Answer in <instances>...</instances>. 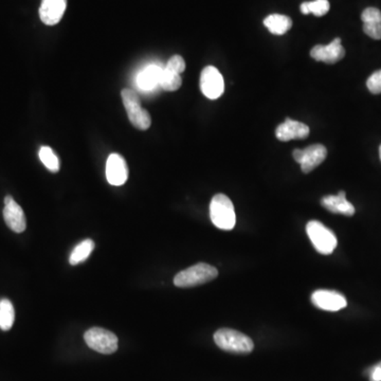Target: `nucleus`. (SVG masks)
<instances>
[{"mask_svg":"<svg viewBox=\"0 0 381 381\" xmlns=\"http://www.w3.org/2000/svg\"><path fill=\"white\" fill-rule=\"evenodd\" d=\"M210 217L212 223L221 230L229 231L234 228L236 223L234 206L228 196L217 194L210 204Z\"/></svg>","mask_w":381,"mask_h":381,"instance_id":"f257e3e1","label":"nucleus"},{"mask_svg":"<svg viewBox=\"0 0 381 381\" xmlns=\"http://www.w3.org/2000/svg\"><path fill=\"white\" fill-rule=\"evenodd\" d=\"M214 341L223 351L234 354L251 353L254 343L248 336L238 330L231 328H221L214 334Z\"/></svg>","mask_w":381,"mask_h":381,"instance_id":"f03ea898","label":"nucleus"},{"mask_svg":"<svg viewBox=\"0 0 381 381\" xmlns=\"http://www.w3.org/2000/svg\"><path fill=\"white\" fill-rule=\"evenodd\" d=\"M219 275L217 268L206 263H198L182 270L174 278V285L180 288H190L213 281Z\"/></svg>","mask_w":381,"mask_h":381,"instance_id":"7ed1b4c3","label":"nucleus"},{"mask_svg":"<svg viewBox=\"0 0 381 381\" xmlns=\"http://www.w3.org/2000/svg\"><path fill=\"white\" fill-rule=\"evenodd\" d=\"M121 97L130 123L138 130H149L151 124V114L141 106L137 93L133 89L125 88L121 91Z\"/></svg>","mask_w":381,"mask_h":381,"instance_id":"20e7f679","label":"nucleus"},{"mask_svg":"<svg viewBox=\"0 0 381 381\" xmlns=\"http://www.w3.org/2000/svg\"><path fill=\"white\" fill-rule=\"evenodd\" d=\"M306 232L319 254L328 256L332 254L337 247L336 235L320 221H309L306 225Z\"/></svg>","mask_w":381,"mask_h":381,"instance_id":"39448f33","label":"nucleus"},{"mask_svg":"<svg viewBox=\"0 0 381 381\" xmlns=\"http://www.w3.org/2000/svg\"><path fill=\"white\" fill-rule=\"evenodd\" d=\"M85 342L93 351L110 355L118 349V337L110 330L93 328L84 335Z\"/></svg>","mask_w":381,"mask_h":381,"instance_id":"423d86ee","label":"nucleus"},{"mask_svg":"<svg viewBox=\"0 0 381 381\" xmlns=\"http://www.w3.org/2000/svg\"><path fill=\"white\" fill-rule=\"evenodd\" d=\"M326 156H328V149L322 145H310L304 149L293 151V158L297 163H300L301 170L305 174L314 171L325 160Z\"/></svg>","mask_w":381,"mask_h":381,"instance_id":"0eeeda50","label":"nucleus"},{"mask_svg":"<svg viewBox=\"0 0 381 381\" xmlns=\"http://www.w3.org/2000/svg\"><path fill=\"white\" fill-rule=\"evenodd\" d=\"M200 89L201 93L210 100L221 98L225 90L223 75L217 68L207 66L202 70L200 75Z\"/></svg>","mask_w":381,"mask_h":381,"instance_id":"6e6552de","label":"nucleus"},{"mask_svg":"<svg viewBox=\"0 0 381 381\" xmlns=\"http://www.w3.org/2000/svg\"><path fill=\"white\" fill-rule=\"evenodd\" d=\"M3 219H5L8 227L13 232L21 233L26 230L27 221L25 212L21 209V206L10 195L5 196V198Z\"/></svg>","mask_w":381,"mask_h":381,"instance_id":"1a4fd4ad","label":"nucleus"},{"mask_svg":"<svg viewBox=\"0 0 381 381\" xmlns=\"http://www.w3.org/2000/svg\"><path fill=\"white\" fill-rule=\"evenodd\" d=\"M345 56V50L341 45V38H337L330 44L317 45L310 50V56L315 61L326 64H336L341 61Z\"/></svg>","mask_w":381,"mask_h":381,"instance_id":"9d476101","label":"nucleus"},{"mask_svg":"<svg viewBox=\"0 0 381 381\" xmlns=\"http://www.w3.org/2000/svg\"><path fill=\"white\" fill-rule=\"evenodd\" d=\"M107 182L112 186H123L128 180V167L125 159L119 153H112L106 162Z\"/></svg>","mask_w":381,"mask_h":381,"instance_id":"9b49d317","label":"nucleus"},{"mask_svg":"<svg viewBox=\"0 0 381 381\" xmlns=\"http://www.w3.org/2000/svg\"><path fill=\"white\" fill-rule=\"evenodd\" d=\"M312 302L318 308L326 312H338L347 307V301L343 295L332 291H317L312 293Z\"/></svg>","mask_w":381,"mask_h":381,"instance_id":"f8f14e48","label":"nucleus"},{"mask_svg":"<svg viewBox=\"0 0 381 381\" xmlns=\"http://www.w3.org/2000/svg\"><path fill=\"white\" fill-rule=\"evenodd\" d=\"M67 0H42L40 7V21L47 26H54L63 19Z\"/></svg>","mask_w":381,"mask_h":381,"instance_id":"ddd939ff","label":"nucleus"},{"mask_svg":"<svg viewBox=\"0 0 381 381\" xmlns=\"http://www.w3.org/2000/svg\"><path fill=\"white\" fill-rule=\"evenodd\" d=\"M309 127L302 122L286 119L275 130V136L280 141L287 142L295 139H305L308 137Z\"/></svg>","mask_w":381,"mask_h":381,"instance_id":"4468645a","label":"nucleus"},{"mask_svg":"<svg viewBox=\"0 0 381 381\" xmlns=\"http://www.w3.org/2000/svg\"><path fill=\"white\" fill-rule=\"evenodd\" d=\"M321 205L332 213L342 214L345 217H353L355 214V208L347 199L344 190L339 192L338 195H328L322 198Z\"/></svg>","mask_w":381,"mask_h":381,"instance_id":"2eb2a0df","label":"nucleus"},{"mask_svg":"<svg viewBox=\"0 0 381 381\" xmlns=\"http://www.w3.org/2000/svg\"><path fill=\"white\" fill-rule=\"evenodd\" d=\"M363 31L373 40H381V12L377 8H367L361 14Z\"/></svg>","mask_w":381,"mask_h":381,"instance_id":"dca6fc26","label":"nucleus"},{"mask_svg":"<svg viewBox=\"0 0 381 381\" xmlns=\"http://www.w3.org/2000/svg\"><path fill=\"white\" fill-rule=\"evenodd\" d=\"M162 68L158 65H149L142 70L137 77V84L142 90H151L158 86Z\"/></svg>","mask_w":381,"mask_h":381,"instance_id":"f3484780","label":"nucleus"},{"mask_svg":"<svg viewBox=\"0 0 381 381\" xmlns=\"http://www.w3.org/2000/svg\"><path fill=\"white\" fill-rule=\"evenodd\" d=\"M264 25L272 34L283 35L291 30L293 21L286 15L271 14L264 19Z\"/></svg>","mask_w":381,"mask_h":381,"instance_id":"a211bd4d","label":"nucleus"},{"mask_svg":"<svg viewBox=\"0 0 381 381\" xmlns=\"http://www.w3.org/2000/svg\"><path fill=\"white\" fill-rule=\"evenodd\" d=\"M93 249H95V242L90 238H87V240L77 244L70 254V265H79V264L85 262L90 256L91 252L93 251Z\"/></svg>","mask_w":381,"mask_h":381,"instance_id":"6ab92c4d","label":"nucleus"},{"mask_svg":"<svg viewBox=\"0 0 381 381\" xmlns=\"http://www.w3.org/2000/svg\"><path fill=\"white\" fill-rule=\"evenodd\" d=\"M182 79L180 73L163 67L161 71L159 86L165 91H176L182 87Z\"/></svg>","mask_w":381,"mask_h":381,"instance_id":"aec40b11","label":"nucleus"},{"mask_svg":"<svg viewBox=\"0 0 381 381\" xmlns=\"http://www.w3.org/2000/svg\"><path fill=\"white\" fill-rule=\"evenodd\" d=\"M15 310L11 301L8 299L0 300V328L7 330H11L14 324Z\"/></svg>","mask_w":381,"mask_h":381,"instance_id":"412c9836","label":"nucleus"},{"mask_svg":"<svg viewBox=\"0 0 381 381\" xmlns=\"http://www.w3.org/2000/svg\"><path fill=\"white\" fill-rule=\"evenodd\" d=\"M330 1L328 0H314L306 1L301 5L300 10L302 14H314L315 16H324L330 11Z\"/></svg>","mask_w":381,"mask_h":381,"instance_id":"4be33fe9","label":"nucleus"},{"mask_svg":"<svg viewBox=\"0 0 381 381\" xmlns=\"http://www.w3.org/2000/svg\"><path fill=\"white\" fill-rule=\"evenodd\" d=\"M38 156H40V161L46 167L47 170L50 171L51 173H58L60 171V168H61L60 158L56 156L51 147H40V151H38Z\"/></svg>","mask_w":381,"mask_h":381,"instance_id":"5701e85b","label":"nucleus"},{"mask_svg":"<svg viewBox=\"0 0 381 381\" xmlns=\"http://www.w3.org/2000/svg\"><path fill=\"white\" fill-rule=\"evenodd\" d=\"M165 68L169 70H172L174 73L182 75L184 70H186V62H184L182 56H173L172 58L169 60L167 65H165Z\"/></svg>","mask_w":381,"mask_h":381,"instance_id":"b1692460","label":"nucleus"},{"mask_svg":"<svg viewBox=\"0 0 381 381\" xmlns=\"http://www.w3.org/2000/svg\"><path fill=\"white\" fill-rule=\"evenodd\" d=\"M367 86L373 95L381 93V70H378L369 77Z\"/></svg>","mask_w":381,"mask_h":381,"instance_id":"393cba45","label":"nucleus"},{"mask_svg":"<svg viewBox=\"0 0 381 381\" xmlns=\"http://www.w3.org/2000/svg\"><path fill=\"white\" fill-rule=\"evenodd\" d=\"M365 374L369 376L370 381H381V362L373 365L365 371Z\"/></svg>","mask_w":381,"mask_h":381,"instance_id":"a878e982","label":"nucleus"},{"mask_svg":"<svg viewBox=\"0 0 381 381\" xmlns=\"http://www.w3.org/2000/svg\"><path fill=\"white\" fill-rule=\"evenodd\" d=\"M379 156H380V159H381V145L380 147H379Z\"/></svg>","mask_w":381,"mask_h":381,"instance_id":"bb28decb","label":"nucleus"}]
</instances>
